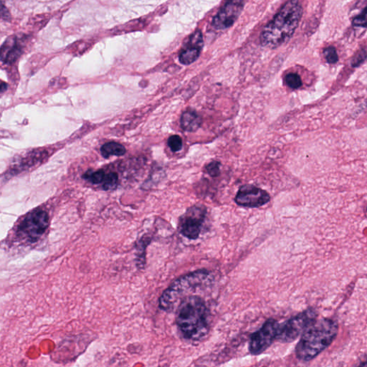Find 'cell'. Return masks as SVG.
I'll return each mask as SVG.
<instances>
[{
    "instance_id": "17",
    "label": "cell",
    "mask_w": 367,
    "mask_h": 367,
    "mask_svg": "<svg viewBox=\"0 0 367 367\" xmlns=\"http://www.w3.org/2000/svg\"><path fill=\"white\" fill-rule=\"evenodd\" d=\"M168 146L174 152H178L182 148V140L178 135H174L168 139Z\"/></svg>"
},
{
    "instance_id": "22",
    "label": "cell",
    "mask_w": 367,
    "mask_h": 367,
    "mask_svg": "<svg viewBox=\"0 0 367 367\" xmlns=\"http://www.w3.org/2000/svg\"><path fill=\"white\" fill-rule=\"evenodd\" d=\"M357 367H367V357Z\"/></svg>"
},
{
    "instance_id": "18",
    "label": "cell",
    "mask_w": 367,
    "mask_h": 367,
    "mask_svg": "<svg viewBox=\"0 0 367 367\" xmlns=\"http://www.w3.org/2000/svg\"><path fill=\"white\" fill-rule=\"evenodd\" d=\"M324 56L329 63H336L338 61V55L333 47H329L324 51Z\"/></svg>"
},
{
    "instance_id": "11",
    "label": "cell",
    "mask_w": 367,
    "mask_h": 367,
    "mask_svg": "<svg viewBox=\"0 0 367 367\" xmlns=\"http://www.w3.org/2000/svg\"><path fill=\"white\" fill-rule=\"evenodd\" d=\"M204 46L201 32L197 30L191 34L184 45L180 54V61L184 65H189L196 61L200 56Z\"/></svg>"
},
{
    "instance_id": "12",
    "label": "cell",
    "mask_w": 367,
    "mask_h": 367,
    "mask_svg": "<svg viewBox=\"0 0 367 367\" xmlns=\"http://www.w3.org/2000/svg\"><path fill=\"white\" fill-rule=\"evenodd\" d=\"M181 126L188 132H196L202 124L201 117L194 110H187L182 115Z\"/></svg>"
},
{
    "instance_id": "16",
    "label": "cell",
    "mask_w": 367,
    "mask_h": 367,
    "mask_svg": "<svg viewBox=\"0 0 367 367\" xmlns=\"http://www.w3.org/2000/svg\"><path fill=\"white\" fill-rule=\"evenodd\" d=\"M285 83L293 89H297L302 86L300 77L296 73L287 75L285 76Z\"/></svg>"
},
{
    "instance_id": "19",
    "label": "cell",
    "mask_w": 367,
    "mask_h": 367,
    "mask_svg": "<svg viewBox=\"0 0 367 367\" xmlns=\"http://www.w3.org/2000/svg\"><path fill=\"white\" fill-rule=\"evenodd\" d=\"M206 170L211 177H217L220 174V163L218 162H213L206 167Z\"/></svg>"
},
{
    "instance_id": "7",
    "label": "cell",
    "mask_w": 367,
    "mask_h": 367,
    "mask_svg": "<svg viewBox=\"0 0 367 367\" xmlns=\"http://www.w3.org/2000/svg\"><path fill=\"white\" fill-rule=\"evenodd\" d=\"M49 225V216L38 210L27 215L21 223L19 232L31 243L37 242Z\"/></svg>"
},
{
    "instance_id": "3",
    "label": "cell",
    "mask_w": 367,
    "mask_h": 367,
    "mask_svg": "<svg viewBox=\"0 0 367 367\" xmlns=\"http://www.w3.org/2000/svg\"><path fill=\"white\" fill-rule=\"evenodd\" d=\"M339 327L331 318H322L311 326L296 346V357L303 362H309L320 355L337 338Z\"/></svg>"
},
{
    "instance_id": "13",
    "label": "cell",
    "mask_w": 367,
    "mask_h": 367,
    "mask_svg": "<svg viewBox=\"0 0 367 367\" xmlns=\"http://www.w3.org/2000/svg\"><path fill=\"white\" fill-rule=\"evenodd\" d=\"M126 152L125 147L117 142L106 143L101 148L102 156L106 158L111 156H123Z\"/></svg>"
},
{
    "instance_id": "6",
    "label": "cell",
    "mask_w": 367,
    "mask_h": 367,
    "mask_svg": "<svg viewBox=\"0 0 367 367\" xmlns=\"http://www.w3.org/2000/svg\"><path fill=\"white\" fill-rule=\"evenodd\" d=\"M280 324L274 318H269L262 327L250 335L249 352L252 355L259 356L277 341Z\"/></svg>"
},
{
    "instance_id": "1",
    "label": "cell",
    "mask_w": 367,
    "mask_h": 367,
    "mask_svg": "<svg viewBox=\"0 0 367 367\" xmlns=\"http://www.w3.org/2000/svg\"><path fill=\"white\" fill-rule=\"evenodd\" d=\"M176 324L186 340L204 338L210 331V311L204 300L191 295L182 299L177 308Z\"/></svg>"
},
{
    "instance_id": "4",
    "label": "cell",
    "mask_w": 367,
    "mask_h": 367,
    "mask_svg": "<svg viewBox=\"0 0 367 367\" xmlns=\"http://www.w3.org/2000/svg\"><path fill=\"white\" fill-rule=\"evenodd\" d=\"M209 277L210 272L205 269L198 270L180 277L163 292L159 298V308L167 312L174 311L187 294L195 292Z\"/></svg>"
},
{
    "instance_id": "23",
    "label": "cell",
    "mask_w": 367,
    "mask_h": 367,
    "mask_svg": "<svg viewBox=\"0 0 367 367\" xmlns=\"http://www.w3.org/2000/svg\"><path fill=\"white\" fill-rule=\"evenodd\" d=\"M8 88V85L3 82L1 85V92L3 93Z\"/></svg>"
},
{
    "instance_id": "5",
    "label": "cell",
    "mask_w": 367,
    "mask_h": 367,
    "mask_svg": "<svg viewBox=\"0 0 367 367\" xmlns=\"http://www.w3.org/2000/svg\"><path fill=\"white\" fill-rule=\"evenodd\" d=\"M317 317L316 311L309 309L280 324L277 341L281 343L294 342L316 322Z\"/></svg>"
},
{
    "instance_id": "2",
    "label": "cell",
    "mask_w": 367,
    "mask_h": 367,
    "mask_svg": "<svg viewBox=\"0 0 367 367\" xmlns=\"http://www.w3.org/2000/svg\"><path fill=\"white\" fill-rule=\"evenodd\" d=\"M302 14L303 8L299 2H287L263 29L261 44L274 49L289 40L299 25Z\"/></svg>"
},
{
    "instance_id": "15",
    "label": "cell",
    "mask_w": 367,
    "mask_h": 367,
    "mask_svg": "<svg viewBox=\"0 0 367 367\" xmlns=\"http://www.w3.org/2000/svg\"><path fill=\"white\" fill-rule=\"evenodd\" d=\"M102 184L103 188L106 191L115 189L119 184L118 174L115 172L106 174Z\"/></svg>"
},
{
    "instance_id": "21",
    "label": "cell",
    "mask_w": 367,
    "mask_h": 367,
    "mask_svg": "<svg viewBox=\"0 0 367 367\" xmlns=\"http://www.w3.org/2000/svg\"><path fill=\"white\" fill-rule=\"evenodd\" d=\"M367 57L366 56V51H362L358 56L357 58H355V61L353 62V66L354 67H357L358 65H359V64L361 62H362L364 61V60L366 59V58Z\"/></svg>"
},
{
    "instance_id": "9",
    "label": "cell",
    "mask_w": 367,
    "mask_h": 367,
    "mask_svg": "<svg viewBox=\"0 0 367 367\" xmlns=\"http://www.w3.org/2000/svg\"><path fill=\"white\" fill-rule=\"evenodd\" d=\"M235 200L238 205L255 209L268 203L270 197L263 189L246 185L239 189Z\"/></svg>"
},
{
    "instance_id": "8",
    "label": "cell",
    "mask_w": 367,
    "mask_h": 367,
    "mask_svg": "<svg viewBox=\"0 0 367 367\" xmlns=\"http://www.w3.org/2000/svg\"><path fill=\"white\" fill-rule=\"evenodd\" d=\"M206 213V209L202 205L191 206L180 218V233L191 240H196L200 235Z\"/></svg>"
},
{
    "instance_id": "20",
    "label": "cell",
    "mask_w": 367,
    "mask_h": 367,
    "mask_svg": "<svg viewBox=\"0 0 367 367\" xmlns=\"http://www.w3.org/2000/svg\"><path fill=\"white\" fill-rule=\"evenodd\" d=\"M353 24L357 27L367 26V7L354 19Z\"/></svg>"
},
{
    "instance_id": "14",
    "label": "cell",
    "mask_w": 367,
    "mask_h": 367,
    "mask_svg": "<svg viewBox=\"0 0 367 367\" xmlns=\"http://www.w3.org/2000/svg\"><path fill=\"white\" fill-rule=\"evenodd\" d=\"M106 174L104 170H99L97 171L88 170L84 174L83 178L85 180L91 182L92 184L98 185L104 182Z\"/></svg>"
},
{
    "instance_id": "10",
    "label": "cell",
    "mask_w": 367,
    "mask_h": 367,
    "mask_svg": "<svg viewBox=\"0 0 367 367\" xmlns=\"http://www.w3.org/2000/svg\"><path fill=\"white\" fill-rule=\"evenodd\" d=\"M243 1H229L223 6L213 20L212 25L216 29H225L231 27L241 15L244 8Z\"/></svg>"
}]
</instances>
